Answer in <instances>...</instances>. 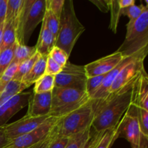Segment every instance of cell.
I'll list each match as a JSON object with an SVG mask.
<instances>
[{
    "mask_svg": "<svg viewBox=\"0 0 148 148\" xmlns=\"http://www.w3.org/2000/svg\"><path fill=\"white\" fill-rule=\"evenodd\" d=\"M119 124L114 128L108 129L101 133H96L92 138L91 148H110L118 138Z\"/></svg>",
    "mask_w": 148,
    "mask_h": 148,
    "instance_id": "19",
    "label": "cell"
},
{
    "mask_svg": "<svg viewBox=\"0 0 148 148\" xmlns=\"http://www.w3.org/2000/svg\"><path fill=\"white\" fill-rule=\"evenodd\" d=\"M54 45L55 40L53 38V35L46 26V21L43 18V21H42L40 35H39V38L38 39L37 44L35 47H36V51L41 56H48Z\"/></svg>",
    "mask_w": 148,
    "mask_h": 148,
    "instance_id": "18",
    "label": "cell"
},
{
    "mask_svg": "<svg viewBox=\"0 0 148 148\" xmlns=\"http://www.w3.org/2000/svg\"><path fill=\"white\" fill-rule=\"evenodd\" d=\"M92 138L91 137L89 143H88V144L87 145L86 147H85V148H91V147H92Z\"/></svg>",
    "mask_w": 148,
    "mask_h": 148,
    "instance_id": "42",
    "label": "cell"
},
{
    "mask_svg": "<svg viewBox=\"0 0 148 148\" xmlns=\"http://www.w3.org/2000/svg\"><path fill=\"white\" fill-rule=\"evenodd\" d=\"M147 51L148 49H145V50L142 51L140 53H136V54L133 55V56L124 58L121 62H119L114 69H111L109 72H108V73L106 75L105 77H104L101 86H100L99 88H98V89L95 91V93H94L93 95H92V96L90 98V99L95 101L97 103H101L103 101H105V100L106 99L107 97H108L109 90L110 88H111V85H112L113 82H114V79H116V76L118 75V74L119 73L120 71H121L127 64L130 63V62H132V61L133 59H135V58L141 56H147Z\"/></svg>",
    "mask_w": 148,
    "mask_h": 148,
    "instance_id": "13",
    "label": "cell"
},
{
    "mask_svg": "<svg viewBox=\"0 0 148 148\" xmlns=\"http://www.w3.org/2000/svg\"><path fill=\"white\" fill-rule=\"evenodd\" d=\"M40 56V53L38 51H36L31 57L29 58L28 59L25 60V62H22L21 64H20L18 65L17 72H16L15 75H14V77H13L12 79L16 81H19V82H21L23 78L30 72V69H32L33 65L35 64L36 61L39 59Z\"/></svg>",
    "mask_w": 148,
    "mask_h": 148,
    "instance_id": "23",
    "label": "cell"
},
{
    "mask_svg": "<svg viewBox=\"0 0 148 148\" xmlns=\"http://www.w3.org/2000/svg\"><path fill=\"white\" fill-rule=\"evenodd\" d=\"M16 30L17 28L14 20H5L1 42L0 44V52L7 48L11 47L16 43Z\"/></svg>",
    "mask_w": 148,
    "mask_h": 148,
    "instance_id": "21",
    "label": "cell"
},
{
    "mask_svg": "<svg viewBox=\"0 0 148 148\" xmlns=\"http://www.w3.org/2000/svg\"><path fill=\"white\" fill-rule=\"evenodd\" d=\"M136 108L140 130L143 134L148 136V111L138 107H136Z\"/></svg>",
    "mask_w": 148,
    "mask_h": 148,
    "instance_id": "33",
    "label": "cell"
},
{
    "mask_svg": "<svg viewBox=\"0 0 148 148\" xmlns=\"http://www.w3.org/2000/svg\"><path fill=\"white\" fill-rule=\"evenodd\" d=\"M56 124L46 138L43 139V140L39 142L38 143L36 144L35 145H33V147H31L30 148H48L49 147V144H50L52 138H53V136H54L55 134L56 133Z\"/></svg>",
    "mask_w": 148,
    "mask_h": 148,
    "instance_id": "37",
    "label": "cell"
},
{
    "mask_svg": "<svg viewBox=\"0 0 148 148\" xmlns=\"http://www.w3.org/2000/svg\"><path fill=\"white\" fill-rule=\"evenodd\" d=\"M17 41L10 48L0 52V77L4 74L6 69L10 66L14 58V51L17 46Z\"/></svg>",
    "mask_w": 148,
    "mask_h": 148,
    "instance_id": "26",
    "label": "cell"
},
{
    "mask_svg": "<svg viewBox=\"0 0 148 148\" xmlns=\"http://www.w3.org/2000/svg\"><path fill=\"white\" fill-rule=\"evenodd\" d=\"M49 116H32L25 115L17 121L4 126V132L9 141L27 134L41 125Z\"/></svg>",
    "mask_w": 148,
    "mask_h": 148,
    "instance_id": "12",
    "label": "cell"
},
{
    "mask_svg": "<svg viewBox=\"0 0 148 148\" xmlns=\"http://www.w3.org/2000/svg\"><path fill=\"white\" fill-rule=\"evenodd\" d=\"M123 59L124 57L121 53L116 51L111 54L90 62L84 66L87 76L90 77L106 75L119 62H121Z\"/></svg>",
    "mask_w": 148,
    "mask_h": 148,
    "instance_id": "15",
    "label": "cell"
},
{
    "mask_svg": "<svg viewBox=\"0 0 148 148\" xmlns=\"http://www.w3.org/2000/svg\"><path fill=\"white\" fill-rule=\"evenodd\" d=\"M85 30V27L75 14L73 1L64 0L54 46L64 51L69 56L78 38Z\"/></svg>",
    "mask_w": 148,
    "mask_h": 148,
    "instance_id": "2",
    "label": "cell"
},
{
    "mask_svg": "<svg viewBox=\"0 0 148 148\" xmlns=\"http://www.w3.org/2000/svg\"><path fill=\"white\" fill-rule=\"evenodd\" d=\"M60 119L49 116L33 131L9 141L3 148H30L46 138Z\"/></svg>",
    "mask_w": 148,
    "mask_h": 148,
    "instance_id": "8",
    "label": "cell"
},
{
    "mask_svg": "<svg viewBox=\"0 0 148 148\" xmlns=\"http://www.w3.org/2000/svg\"><path fill=\"white\" fill-rule=\"evenodd\" d=\"M51 107L49 116L61 119L90 100L85 90L54 87L51 92Z\"/></svg>",
    "mask_w": 148,
    "mask_h": 148,
    "instance_id": "5",
    "label": "cell"
},
{
    "mask_svg": "<svg viewBox=\"0 0 148 148\" xmlns=\"http://www.w3.org/2000/svg\"><path fill=\"white\" fill-rule=\"evenodd\" d=\"M148 49V5H144L143 12L137 20L127 23L125 39L116 51L123 57L133 56Z\"/></svg>",
    "mask_w": 148,
    "mask_h": 148,
    "instance_id": "4",
    "label": "cell"
},
{
    "mask_svg": "<svg viewBox=\"0 0 148 148\" xmlns=\"http://www.w3.org/2000/svg\"><path fill=\"white\" fill-rule=\"evenodd\" d=\"M7 0H0V25L5 22Z\"/></svg>",
    "mask_w": 148,
    "mask_h": 148,
    "instance_id": "38",
    "label": "cell"
},
{
    "mask_svg": "<svg viewBox=\"0 0 148 148\" xmlns=\"http://www.w3.org/2000/svg\"><path fill=\"white\" fill-rule=\"evenodd\" d=\"M64 0H46V4L51 12L58 18H60Z\"/></svg>",
    "mask_w": 148,
    "mask_h": 148,
    "instance_id": "34",
    "label": "cell"
},
{
    "mask_svg": "<svg viewBox=\"0 0 148 148\" xmlns=\"http://www.w3.org/2000/svg\"><path fill=\"white\" fill-rule=\"evenodd\" d=\"M137 77L103 102L97 103L93 101L95 115L92 127L96 133H101L118 125L131 106L133 88Z\"/></svg>",
    "mask_w": 148,
    "mask_h": 148,
    "instance_id": "1",
    "label": "cell"
},
{
    "mask_svg": "<svg viewBox=\"0 0 148 148\" xmlns=\"http://www.w3.org/2000/svg\"><path fill=\"white\" fill-rule=\"evenodd\" d=\"M68 141H69L68 137H61L57 135V127H56V133L52 138L48 148H65Z\"/></svg>",
    "mask_w": 148,
    "mask_h": 148,
    "instance_id": "36",
    "label": "cell"
},
{
    "mask_svg": "<svg viewBox=\"0 0 148 148\" xmlns=\"http://www.w3.org/2000/svg\"><path fill=\"white\" fill-rule=\"evenodd\" d=\"M33 92L43 93L51 92L55 87V76L44 75L35 82Z\"/></svg>",
    "mask_w": 148,
    "mask_h": 148,
    "instance_id": "24",
    "label": "cell"
},
{
    "mask_svg": "<svg viewBox=\"0 0 148 148\" xmlns=\"http://www.w3.org/2000/svg\"><path fill=\"white\" fill-rule=\"evenodd\" d=\"M23 2L24 0H7L5 20H14L16 25L17 19L23 7Z\"/></svg>",
    "mask_w": 148,
    "mask_h": 148,
    "instance_id": "27",
    "label": "cell"
},
{
    "mask_svg": "<svg viewBox=\"0 0 148 148\" xmlns=\"http://www.w3.org/2000/svg\"><path fill=\"white\" fill-rule=\"evenodd\" d=\"M91 128L70 136L65 148H85L91 139Z\"/></svg>",
    "mask_w": 148,
    "mask_h": 148,
    "instance_id": "22",
    "label": "cell"
},
{
    "mask_svg": "<svg viewBox=\"0 0 148 148\" xmlns=\"http://www.w3.org/2000/svg\"><path fill=\"white\" fill-rule=\"evenodd\" d=\"M62 68H63V66H62L61 65H59V64L56 63V62H55V61H53L50 56H47L45 75L56 76V75H58V74L62 71Z\"/></svg>",
    "mask_w": 148,
    "mask_h": 148,
    "instance_id": "35",
    "label": "cell"
},
{
    "mask_svg": "<svg viewBox=\"0 0 148 148\" xmlns=\"http://www.w3.org/2000/svg\"><path fill=\"white\" fill-rule=\"evenodd\" d=\"M36 51H36V47H30V46H27V45H21L17 43L12 63L17 64L19 65L22 62H25L31 57Z\"/></svg>",
    "mask_w": 148,
    "mask_h": 148,
    "instance_id": "25",
    "label": "cell"
},
{
    "mask_svg": "<svg viewBox=\"0 0 148 148\" xmlns=\"http://www.w3.org/2000/svg\"><path fill=\"white\" fill-rule=\"evenodd\" d=\"M9 143V140L6 137L4 126L0 127V148H3Z\"/></svg>",
    "mask_w": 148,
    "mask_h": 148,
    "instance_id": "39",
    "label": "cell"
},
{
    "mask_svg": "<svg viewBox=\"0 0 148 148\" xmlns=\"http://www.w3.org/2000/svg\"><path fill=\"white\" fill-rule=\"evenodd\" d=\"M51 92L43 93L33 92L29 99L26 115L32 116H49L51 107Z\"/></svg>",
    "mask_w": 148,
    "mask_h": 148,
    "instance_id": "16",
    "label": "cell"
},
{
    "mask_svg": "<svg viewBox=\"0 0 148 148\" xmlns=\"http://www.w3.org/2000/svg\"><path fill=\"white\" fill-rule=\"evenodd\" d=\"M4 23L0 25V44H1V38H2V33H3V30H4Z\"/></svg>",
    "mask_w": 148,
    "mask_h": 148,
    "instance_id": "41",
    "label": "cell"
},
{
    "mask_svg": "<svg viewBox=\"0 0 148 148\" xmlns=\"http://www.w3.org/2000/svg\"><path fill=\"white\" fill-rule=\"evenodd\" d=\"M18 64L12 62L8 68L0 77V106L16 94L23 92L28 87L22 82L14 80Z\"/></svg>",
    "mask_w": 148,
    "mask_h": 148,
    "instance_id": "10",
    "label": "cell"
},
{
    "mask_svg": "<svg viewBox=\"0 0 148 148\" xmlns=\"http://www.w3.org/2000/svg\"><path fill=\"white\" fill-rule=\"evenodd\" d=\"M106 75H99V76H94L88 77L86 82V88L85 91L87 92L88 95H89L90 98L92 96L95 91L98 89L105 77Z\"/></svg>",
    "mask_w": 148,
    "mask_h": 148,
    "instance_id": "30",
    "label": "cell"
},
{
    "mask_svg": "<svg viewBox=\"0 0 148 148\" xmlns=\"http://www.w3.org/2000/svg\"><path fill=\"white\" fill-rule=\"evenodd\" d=\"M131 105L148 111V77L145 70L140 73L134 82Z\"/></svg>",
    "mask_w": 148,
    "mask_h": 148,
    "instance_id": "17",
    "label": "cell"
},
{
    "mask_svg": "<svg viewBox=\"0 0 148 148\" xmlns=\"http://www.w3.org/2000/svg\"><path fill=\"white\" fill-rule=\"evenodd\" d=\"M118 2L121 10L135 4V1L134 0H119V1H118Z\"/></svg>",
    "mask_w": 148,
    "mask_h": 148,
    "instance_id": "40",
    "label": "cell"
},
{
    "mask_svg": "<svg viewBox=\"0 0 148 148\" xmlns=\"http://www.w3.org/2000/svg\"><path fill=\"white\" fill-rule=\"evenodd\" d=\"M88 79L84 66L68 62L55 76V87L85 90Z\"/></svg>",
    "mask_w": 148,
    "mask_h": 148,
    "instance_id": "7",
    "label": "cell"
},
{
    "mask_svg": "<svg viewBox=\"0 0 148 148\" xmlns=\"http://www.w3.org/2000/svg\"><path fill=\"white\" fill-rule=\"evenodd\" d=\"M44 20L46 21V26L50 30L51 33H52L54 38L55 42H56V37H57L58 33H59V19L56 17L53 13L51 12L49 7L46 6V14H45Z\"/></svg>",
    "mask_w": 148,
    "mask_h": 148,
    "instance_id": "28",
    "label": "cell"
},
{
    "mask_svg": "<svg viewBox=\"0 0 148 148\" xmlns=\"http://www.w3.org/2000/svg\"><path fill=\"white\" fill-rule=\"evenodd\" d=\"M109 10H111V23L109 27L114 33H116L117 25L121 15V8L116 0H109L108 1Z\"/></svg>",
    "mask_w": 148,
    "mask_h": 148,
    "instance_id": "29",
    "label": "cell"
},
{
    "mask_svg": "<svg viewBox=\"0 0 148 148\" xmlns=\"http://www.w3.org/2000/svg\"><path fill=\"white\" fill-rule=\"evenodd\" d=\"M143 7H144L143 4H141L140 6L134 4V5H132L130 7H127V8L121 9V14L127 16L130 18V21L128 23H132L137 20L139 18V17L141 15Z\"/></svg>",
    "mask_w": 148,
    "mask_h": 148,
    "instance_id": "31",
    "label": "cell"
},
{
    "mask_svg": "<svg viewBox=\"0 0 148 148\" xmlns=\"http://www.w3.org/2000/svg\"><path fill=\"white\" fill-rule=\"evenodd\" d=\"M145 57V56H141L135 58L120 71L110 88L108 97L111 96L120 90L145 70L144 59Z\"/></svg>",
    "mask_w": 148,
    "mask_h": 148,
    "instance_id": "11",
    "label": "cell"
},
{
    "mask_svg": "<svg viewBox=\"0 0 148 148\" xmlns=\"http://www.w3.org/2000/svg\"><path fill=\"white\" fill-rule=\"evenodd\" d=\"M94 115V102L90 99L85 105L60 119L56 125L57 135L69 137L91 128Z\"/></svg>",
    "mask_w": 148,
    "mask_h": 148,
    "instance_id": "6",
    "label": "cell"
},
{
    "mask_svg": "<svg viewBox=\"0 0 148 148\" xmlns=\"http://www.w3.org/2000/svg\"><path fill=\"white\" fill-rule=\"evenodd\" d=\"M46 0H24L16 22V41L26 45L32 33L46 14Z\"/></svg>",
    "mask_w": 148,
    "mask_h": 148,
    "instance_id": "3",
    "label": "cell"
},
{
    "mask_svg": "<svg viewBox=\"0 0 148 148\" xmlns=\"http://www.w3.org/2000/svg\"><path fill=\"white\" fill-rule=\"evenodd\" d=\"M31 94L30 92L17 93L0 106V127L6 125L14 114L28 104Z\"/></svg>",
    "mask_w": 148,
    "mask_h": 148,
    "instance_id": "14",
    "label": "cell"
},
{
    "mask_svg": "<svg viewBox=\"0 0 148 148\" xmlns=\"http://www.w3.org/2000/svg\"><path fill=\"white\" fill-rule=\"evenodd\" d=\"M48 56H50L53 61H55L62 66H64L69 62L68 59L69 56L66 54V52L55 46L52 48Z\"/></svg>",
    "mask_w": 148,
    "mask_h": 148,
    "instance_id": "32",
    "label": "cell"
},
{
    "mask_svg": "<svg viewBox=\"0 0 148 148\" xmlns=\"http://www.w3.org/2000/svg\"><path fill=\"white\" fill-rule=\"evenodd\" d=\"M143 134L137 116V108L131 105L119 123L118 137H124L132 148H138Z\"/></svg>",
    "mask_w": 148,
    "mask_h": 148,
    "instance_id": "9",
    "label": "cell"
},
{
    "mask_svg": "<svg viewBox=\"0 0 148 148\" xmlns=\"http://www.w3.org/2000/svg\"><path fill=\"white\" fill-rule=\"evenodd\" d=\"M47 56H48L40 55L39 59L36 61L30 72L23 78L21 82L27 85L28 88L30 85L34 84L39 78L45 75Z\"/></svg>",
    "mask_w": 148,
    "mask_h": 148,
    "instance_id": "20",
    "label": "cell"
}]
</instances>
